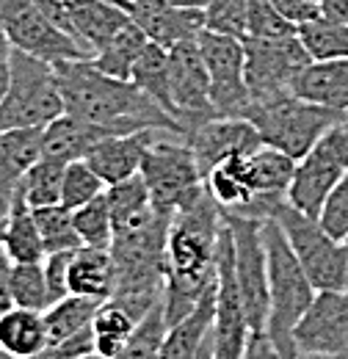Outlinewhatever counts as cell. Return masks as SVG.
Instances as JSON below:
<instances>
[{
    "instance_id": "obj_43",
    "label": "cell",
    "mask_w": 348,
    "mask_h": 359,
    "mask_svg": "<svg viewBox=\"0 0 348 359\" xmlns=\"http://www.w3.org/2000/svg\"><path fill=\"white\" fill-rule=\"evenodd\" d=\"M299 28L288 22L271 0H249V14H246V36L255 39H279V36H296Z\"/></svg>"
},
{
    "instance_id": "obj_7",
    "label": "cell",
    "mask_w": 348,
    "mask_h": 359,
    "mask_svg": "<svg viewBox=\"0 0 348 359\" xmlns=\"http://www.w3.org/2000/svg\"><path fill=\"white\" fill-rule=\"evenodd\" d=\"M11 78L0 102V133L22 128H47L53 119L67 114L58 89L55 67L44 58L28 55L11 47Z\"/></svg>"
},
{
    "instance_id": "obj_29",
    "label": "cell",
    "mask_w": 348,
    "mask_h": 359,
    "mask_svg": "<svg viewBox=\"0 0 348 359\" xmlns=\"http://www.w3.org/2000/svg\"><path fill=\"white\" fill-rule=\"evenodd\" d=\"M100 307H102L100 299H86V296H75V293L58 299L50 310H44V326H47L50 346L67 343V340L78 337L81 332L91 329Z\"/></svg>"
},
{
    "instance_id": "obj_38",
    "label": "cell",
    "mask_w": 348,
    "mask_h": 359,
    "mask_svg": "<svg viewBox=\"0 0 348 359\" xmlns=\"http://www.w3.org/2000/svg\"><path fill=\"white\" fill-rule=\"evenodd\" d=\"M64 169L67 163L39 158L28 175L22 177V196L31 208H47V205H61V182H64Z\"/></svg>"
},
{
    "instance_id": "obj_11",
    "label": "cell",
    "mask_w": 348,
    "mask_h": 359,
    "mask_svg": "<svg viewBox=\"0 0 348 359\" xmlns=\"http://www.w3.org/2000/svg\"><path fill=\"white\" fill-rule=\"evenodd\" d=\"M224 224L232 235L235 279L252 332H265L268 323V260L262 243V219L224 210Z\"/></svg>"
},
{
    "instance_id": "obj_39",
    "label": "cell",
    "mask_w": 348,
    "mask_h": 359,
    "mask_svg": "<svg viewBox=\"0 0 348 359\" xmlns=\"http://www.w3.org/2000/svg\"><path fill=\"white\" fill-rule=\"evenodd\" d=\"M72 216H75V229H78L83 246L111 249V243H114V219H111L105 194L91 199L83 208L72 210Z\"/></svg>"
},
{
    "instance_id": "obj_19",
    "label": "cell",
    "mask_w": 348,
    "mask_h": 359,
    "mask_svg": "<svg viewBox=\"0 0 348 359\" xmlns=\"http://www.w3.org/2000/svg\"><path fill=\"white\" fill-rule=\"evenodd\" d=\"M158 130H135L102 138L86 155V163L97 172V177L105 185H116L122 180H130L141 172L144 155L152 147Z\"/></svg>"
},
{
    "instance_id": "obj_8",
    "label": "cell",
    "mask_w": 348,
    "mask_h": 359,
    "mask_svg": "<svg viewBox=\"0 0 348 359\" xmlns=\"http://www.w3.org/2000/svg\"><path fill=\"white\" fill-rule=\"evenodd\" d=\"M141 180L149 191V202L161 216L180 213L182 208L194 205L208 188L205 175L199 172L196 155L188 147L185 138L169 135V138H155L152 147L144 155L141 163Z\"/></svg>"
},
{
    "instance_id": "obj_14",
    "label": "cell",
    "mask_w": 348,
    "mask_h": 359,
    "mask_svg": "<svg viewBox=\"0 0 348 359\" xmlns=\"http://www.w3.org/2000/svg\"><path fill=\"white\" fill-rule=\"evenodd\" d=\"M213 359H241L252 337V326L243 310V299L235 279L232 235L224 224L218 241V273H216V315H213Z\"/></svg>"
},
{
    "instance_id": "obj_26",
    "label": "cell",
    "mask_w": 348,
    "mask_h": 359,
    "mask_svg": "<svg viewBox=\"0 0 348 359\" xmlns=\"http://www.w3.org/2000/svg\"><path fill=\"white\" fill-rule=\"evenodd\" d=\"M3 249L8 252V257L14 263H39V260L47 257L39 226H36V219H34V208L25 202L20 188H17V194H14L11 205H8Z\"/></svg>"
},
{
    "instance_id": "obj_58",
    "label": "cell",
    "mask_w": 348,
    "mask_h": 359,
    "mask_svg": "<svg viewBox=\"0 0 348 359\" xmlns=\"http://www.w3.org/2000/svg\"><path fill=\"white\" fill-rule=\"evenodd\" d=\"M81 359H102V357H97V354H88V357H81Z\"/></svg>"
},
{
    "instance_id": "obj_34",
    "label": "cell",
    "mask_w": 348,
    "mask_h": 359,
    "mask_svg": "<svg viewBox=\"0 0 348 359\" xmlns=\"http://www.w3.org/2000/svg\"><path fill=\"white\" fill-rule=\"evenodd\" d=\"M105 202H108V210H111V219H114V229L133 224V222L144 219L152 210L149 191H147L141 175L122 180L116 185H108L105 188Z\"/></svg>"
},
{
    "instance_id": "obj_23",
    "label": "cell",
    "mask_w": 348,
    "mask_h": 359,
    "mask_svg": "<svg viewBox=\"0 0 348 359\" xmlns=\"http://www.w3.org/2000/svg\"><path fill=\"white\" fill-rule=\"evenodd\" d=\"M293 94L304 97L309 102L335 108L340 114H348V58L312 61L296 78Z\"/></svg>"
},
{
    "instance_id": "obj_28",
    "label": "cell",
    "mask_w": 348,
    "mask_h": 359,
    "mask_svg": "<svg viewBox=\"0 0 348 359\" xmlns=\"http://www.w3.org/2000/svg\"><path fill=\"white\" fill-rule=\"evenodd\" d=\"M296 163L299 161H293L290 155L265 144L257 147L252 155H246V175L255 196H288Z\"/></svg>"
},
{
    "instance_id": "obj_37",
    "label": "cell",
    "mask_w": 348,
    "mask_h": 359,
    "mask_svg": "<svg viewBox=\"0 0 348 359\" xmlns=\"http://www.w3.org/2000/svg\"><path fill=\"white\" fill-rule=\"evenodd\" d=\"M11 302L14 307L44 313L53 307V296L47 287L44 263H14L11 269Z\"/></svg>"
},
{
    "instance_id": "obj_27",
    "label": "cell",
    "mask_w": 348,
    "mask_h": 359,
    "mask_svg": "<svg viewBox=\"0 0 348 359\" xmlns=\"http://www.w3.org/2000/svg\"><path fill=\"white\" fill-rule=\"evenodd\" d=\"M47 346L50 340H47L44 313L11 307L0 315V348L8 351L11 357H36Z\"/></svg>"
},
{
    "instance_id": "obj_13",
    "label": "cell",
    "mask_w": 348,
    "mask_h": 359,
    "mask_svg": "<svg viewBox=\"0 0 348 359\" xmlns=\"http://www.w3.org/2000/svg\"><path fill=\"white\" fill-rule=\"evenodd\" d=\"M199 47L210 75V105L216 116L243 119L252 102L246 86V53L243 39L224 36L216 31H202Z\"/></svg>"
},
{
    "instance_id": "obj_22",
    "label": "cell",
    "mask_w": 348,
    "mask_h": 359,
    "mask_svg": "<svg viewBox=\"0 0 348 359\" xmlns=\"http://www.w3.org/2000/svg\"><path fill=\"white\" fill-rule=\"evenodd\" d=\"M105 128L88 125L78 116L61 114L58 119H53L42 130V158L50 161H61V163H72V161H86V155L102 141L108 138Z\"/></svg>"
},
{
    "instance_id": "obj_24",
    "label": "cell",
    "mask_w": 348,
    "mask_h": 359,
    "mask_svg": "<svg viewBox=\"0 0 348 359\" xmlns=\"http://www.w3.org/2000/svg\"><path fill=\"white\" fill-rule=\"evenodd\" d=\"M116 287V269L111 249L81 246L69 260V293L108 302Z\"/></svg>"
},
{
    "instance_id": "obj_46",
    "label": "cell",
    "mask_w": 348,
    "mask_h": 359,
    "mask_svg": "<svg viewBox=\"0 0 348 359\" xmlns=\"http://www.w3.org/2000/svg\"><path fill=\"white\" fill-rule=\"evenodd\" d=\"M94 354V337H91V329L81 332L78 337L67 340V343H58V346H47L42 354L36 357H28V359H81ZM0 359H20V357H11L8 351L0 348Z\"/></svg>"
},
{
    "instance_id": "obj_35",
    "label": "cell",
    "mask_w": 348,
    "mask_h": 359,
    "mask_svg": "<svg viewBox=\"0 0 348 359\" xmlns=\"http://www.w3.org/2000/svg\"><path fill=\"white\" fill-rule=\"evenodd\" d=\"M34 219L42 235L44 252H72L81 249V235L75 229V216L64 205H47V208H34Z\"/></svg>"
},
{
    "instance_id": "obj_57",
    "label": "cell",
    "mask_w": 348,
    "mask_h": 359,
    "mask_svg": "<svg viewBox=\"0 0 348 359\" xmlns=\"http://www.w3.org/2000/svg\"><path fill=\"white\" fill-rule=\"evenodd\" d=\"M133 6H141V3H149V0H130Z\"/></svg>"
},
{
    "instance_id": "obj_59",
    "label": "cell",
    "mask_w": 348,
    "mask_h": 359,
    "mask_svg": "<svg viewBox=\"0 0 348 359\" xmlns=\"http://www.w3.org/2000/svg\"><path fill=\"white\" fill-rule=\"evenodd\" d=\"M343 246H346V252H348V235L343 238Z\"/></svg>"
},
{
    "instance_id": "obj_53",
    "label": "cell",
    "mask_w": 348,
    "mask_h": 359,
    "mask_svg": "<svg viewBox=\"0 0 348 359\" xmlns=\"http://www.w3.org/2000/svg\"><path fill=\"white\" fill-rule=\"evenodd\" d=\"M196 359H213V334L205 337V343H202V348H199Z\"/></svg>"
},
{
    "instance_id": "obj_5",
    "label": "cell",
    "mask_w": 348,
    "mask_h": 359,
    "mask_svg": "<svg viewBox=\"0 0 348 359\" xmlns=\"http://www.w3.org/2000/svg\"><path fill=\"white\" fill-rule=\"evenodd\" d=\"M262 243L268 260V304H271L265 334L279 351V357L296 359L299 351L293 343V329L309 310L318 290L302 269L299 257L293 255L282 226L274 219H262Z\"/></svg>"
},
{
    "instance_id": "obj_18",
    "label": "cell",
    "mask_w": 348,
    "mask_h": 359,
    "mask_svg": "<svg viewBox=\"0 0 348 359\" xmlns=\"http://www.w3.org/2000/svg\"><path fill=\"white\" fill-rule=\"evenodd\" d=\"M133 22L147 34L149 42L172 50L180 42L196 39L205 31V11L174 6L169 0H149L141 6H133Z\"/></svg>"
},
{
    "instance_id": "obj_56",
    "label": "cell",
    "mask_w": 348,
    "mask_h": 359,
    "mask_svg": "<svg viewBox=\"0 0 348 359\" xmlns=\"http://www.w3.org/2000/svg\"><path fill=\"white\" fill-rule=\"evenodd\" d=\"M114 3H119V6H125L128 11H133V3H130V0H114Z\"/></svg>"
},
{
    "instance_id": "obj_54",
    "label": "cell",
    "mask_w": 348,
    "mask_h": 359,
    "mask_svg": "<svg viewBox=\"0 0 348 359\" xmlns=\"http://www.w3.org/2000/svg\"><path fill=\"white\" fill-rule=\"evenodd\" d=\"M174 6H188V8H205L210 0H169Z\"/></svg>"
},
{
    "instance_id": "obj_32",
    "label": "cell",
    "mask_w": 348,
    "mask_h": 359,
    "mask_svg": "<svg viewBox=\"0 0 348 359\" xmlns=\"http://www.w3.org/2000/svg\"><path fill=\"white\" fill-rule=\"evenodd\" d=\"M208 194L224 210H243L255 202V191L246 175V158H229L205 177Z\"/></svg>"
},
{
    "instance_id": "obj_48",
    "label": "cell",
    "mask_w": 348,
    "mask_h": 359,
    "mask_svg": "<svg viewBox=\"0 0 348 359\" xmlns=\"http://www.w3.org/2000/svg\"><path fill=\"white\" fill-rule=\"evenodd\" d=\"M11 269H14V260L8 257V252L0 243V315L14 307V302H11Z\"/></svg>"
},
{
    "instance_id": "obj_12",
    "label": "cell",
    "mask_w": 348,
    "mask_h": 359,
    "mask_svg": "<svg viewBox=\"0 0 348 359\" xmlns=\"http://www.w3.org/2000/svg\"><path fill=\"white\" fill-rule=\"evenodd\" d=\"M243 53H246V86L252 100L293 91L296 78L312 64V55L299 34L279 39L246 36Z\"/></svg>"
},
{
    "instance_id": "obj_15",
    "label": "cell",
    "mask_w": 348,
    "mask_h": 359,
    "mask_svg": "<svg viewBox=\"0 0 348 359\" xmlns=\"http://www.w3.org/2000/svg\"><path fill=\"white\" fill-rule=\"evenodd\" d=\"M169 89H172L174 119L180 122L182 138L205 119L216 116L210 105V75L199 47V36L180 42L169 50Z\"/></svg>"
},
{
    "instance_id": "obj_36",
    "label": "cell",
    "mask_w": 348,
    "mask_h": 359,
    "mask_svg": "<svg viewBox=\"0 0 348 359\" xmlns=\"http://www.w3.org/2000/svg\"><path fill=\"white\" fill-rule=\"evenodd\" d=\"M299 36L309 50L312 61L348 58V22H337L329 17H318L299 28Z\"/></svg>"
},
{
    "instance_id": "obj_60",
    "label": "cell",
    "mask_w": 348,
    "mask_h": 359,
    "mask_svg": "<svg viewBox=\"0 0 348 359\" xmlns=\"http://www.w3.org/2000/svg\"><path fill=\"white\" fill-rule=\"evenodd\" d=\"M318 3H321V0H318Z\"/></svg>"
},
{
    "instance_id": "obj_2",
    "label": "cell",
    "mask_w": 348,
    "mask_h": 359,
    "mask_svg": "<svg viewBox=\"0 0 348 359\" xmlns=\"http://www.w3.org/2000/svg\"><path fill=\"white\" fill-rule=\"evenodd\" d=\"M53 67L69 116L105 128L114 135L135 133V130H166L182 138L177 119L133 81H119L100 72L91 64V58L61 61Z\"/></svg>"
},
{
    "instance_id": "obj_50",
    "label": "cell",
    "mask_w": 348,
    "mask_h": 359,
    "mask_svg": "<svg viewBox=\"0 0 348 359\" xmlns=\"http://www.w3.org/2000/svg\"><path fill=\"white\" fill-rule=\"evenodd\" d=\"M8 55H11V47L6 42V36L0 34V102H3V97H6L8 78H11V61H8Z\"/></svg>"
},
{
    "instance_id": "obj_30",
    "label": "cell",
    "mask_w": 348,
    "mask_h": 359,
    "mask_svg": "<svg viewBox=\"0 0 348 359\" xmlns=\"http://www.w3.org/2000/svg\"><path fill=\"white\" fill-rule=\"evenodd\" d=\"M147 45H149L147 34H144L135 22H130V25H125L102 50L94 53L91 64H94L100 72L111 75V78L133 81V69H135V64H138L141 53L147 50Z\"/></svg>"
},
{
    "instance_id": "obj_17",
    "label": "cell",
    "mask_w": 348,
    "mask_h": 359,
    "mask_svg": "<svg viewBox=\"0 0 348 359\" xmlns=\"http://www.w3.org/2000/svg\"><path fill=\"white\" fill-rule=\"evenodd\" d=\"M188 147L196 155L199 172L208 177L216 166L229 158H246L257 147H262L260 135L249 119H232V116H213L196 125L185 135Z\"/></svg>"
},
{
    "instance_id": "obj_9",
    "label": "cell",
    "mask_w": 348,
    "mask_h": 359,
    "mask_svg": "<svg viewBox=\"0 0 348 359\" xmlns=\"http://www.w3.org/2000/svg\"><path fill=\"white\" fill-rule=\"evenodd\" d=\"M348 172V116L335 122L315 141V147L296 163V175L288 188V202L307 216L321 219V210Z\"/></svg>"
},
{
    "instance_id": "obj_49",
    "label": "cell",
    "mask_w": 348,
    "mask_h": 359,
    "mask_svg": "<svg viewBox=\"0 0 348 359\" xmlns=\"http://www.w3.org/2000/svg\"><path fill=\"white\" fill-rule=\"evenodd\" d=\"M241 359H282V357H279V351L274 348V343L268 340L265 332H252V337L246 343V351H243Z\"/></svg>"
},
{
    "instance_id": "obj_1",
    "label": "cell",
    "mask_w": 348,
    "mask_h": 359,
    "mask_svg": "<svg viewBox=\"0 0 348 359\" xmlns=\"http://www.w3.org/2000/svg\"><path fill=\"white\" fill-rule=\"evenodd\" d=\"M221 232L224 208L208 191L172 216L163 287V318L169 329L194 313L202 296L216 287Z\"/></svg>"
},
{
    "instance_id": "obj_20",
    "label": "cell",
    "mask_w": 348,
    "mask_h": 359,
    "mask_svg": "<svg viewBox=\"0 0 348 359\" xmlns=\"http://www.w3.org/2000/svg\"><path fill=\"white\" fill-rule=\"evenodd\" d=\"M67 17L72 36L91 53V58L133 22L130 11L114 0H67Z\"/></svg>"
},
{
    "instance_id": "obj_51",
    "label": "cell",
    "mask_w": 348,
    "mask_h": 359,
    "mask_svg": "<svg viewBox=\"0 0 348 359\" xmlns=\"http://www.w3.org/2000/svg\"><path fill=\"white\" fill-rule=\"evenodd\" d=\"M321 11L329 20L348 22V0H321Z\"/></svg>"
},
{
    "instance_id": "obj_33",
    "label": "cell",
    "mask_w": 348,
    "mask_h": 359,
    "mask_svg": "<svg viewBox=\"0 0 348 359\" xmlns=\"http://www.w3.org/2000/svg\"><path fill=\"white\" fill-rule=\"evenodd\" d=\"M133 83L144 94H149L166 114L174 116L172 89H169V50L155 42H149L141 53L135 69H133ZM180 125V122H177Z\"/></svg>"
},
{
    "instance_id": "obj_31",
    "label": "cell",
    "mask_w": 348,
    "mask_h": 359,
    "mask_svg": "<svg viewBox=\"0 0 348 359\" xmlns=\"http://www.w3.org/2000/svg\"><path fill=\"white\" fill-rule=\"evenodd\" d=\"M141 320H135L125 307H119L116 302H102V307L94 315L91 323V337H94V354L102 359H114L133 337L135 326Z\"/></svg>"
},
{
    "instance_id": "obj_40",
    "label": "cell",
    "mask_w": 348,
    "mask_h": 359,
    "mask_svg": "<svg viewBox=\"0 0 348 359\" xmlns=\"http://www.w3.org/2000/svg\"><path fill=\"white\" fill-rule=\"evenodd\" d=\"M105 182L97 177V172L86 161H72L64 169V182H61V205L69 210H78L88 205L91 199L105 194Z\"/></svg>"
},
{
    "instance_id": "obj_25",
    "label": "cell",
    "mask_w": 348,
    "mask_h": 359,
    "mask_svg": "<svg viewBox=\"0 0 348 359\" xmlns=\"http://www.w3.org/2000/svg\"><path fill=\"white\" fill-rule=\"evenodd\" d=\"M213 315H216V287L202 296L194 313L166 332L158 359H196L205 337L213 329Z\"/></svg>"
},
{
    "instance_id": "obj_45",
    "label": "cell",
    "mask_w": 348,
    "mask_h": 359,
    "mask_svg": "<svg viewBox=\"0 0 348 359\" xmlns=\"http://www.w3.org/2000/svg\"><path fill=\"white\" fill-rule=\"evenodd\" d=\"M75 252V249H72ZM72 252H53L47 255L44 263V276H47V287H50V296H53V304L64 296H69V260H72Z\"/></svg>"
},
{
    "instance_id": "obj_42",
    "label": "cell",
    "mask_w": 348,
    "mask_h": 359,
    "mask_svg": "<svg viewBox=\"0 0 348 359\" xmlns=\"http://www.w3.org/2000/svg\"><path fill=\"white\" fill-rule=\"evenodd\" d=\"M205 28L224 36L246 39V14L249 0H210L205 8Z\"/></svg>"
},
{
    "instance_id": "obj_52",
    "label": "cell",
    "mask_w": 348,
    "mask_h": 359,
    "mask_svg": "<svg viewBox=\"0 0 348 359\" xmlns=\"http://www.w3.org/2000/svg\"><path fill=\"white\" fill-rule=\"evenodd\" d=\"M296 359H348V348L332 351V354H299Z\"/></svg>"
},
{
    "instance_id": "obj_41",
    "label": "cell",
    "mask_w": 348,
    "mask_h": 359,
    "mask_svg": "<svg viewBox=\"0 0 348 359\" xmlns=\"http://www.w3.org/2000/svg\"><path fill=\"white\" fill-rule=\"evenodd\" d=\"M166 332H169V326H166V318H163V304H158L135 326L128 346L114 359H158Z\"/></svg>"
},
{
    "instance_id": "obj_10",
    "label": "cell",
    "mask_w": 348,
    "mask_h": 359,
    "mask_svg": "<svg viewBox=\"0 0 348 359\" xmlns=\"http://www.w3.org/2000/svg\"><path fill=\"white\" fill-rule=\"evenodd\" d=\"M0 34L6 36L8 47L50 64L91 58L86 47L55 25L31 0H0Z\"/></svg>"
},
{
    "instance_id": "obj_6",
    "label": "cell",
    "mask_w": 348,
    "mask_h": 359,
    "mask_svg": "<svg viewBox=\"0 0 348 359\" xmlns=\"http://www.w3.org/2000/svg\"><path fill=\"white\" fill-rule=\"evenodd\" d=\"M343 116L348 114L309 102L293 91H285L276 97L252 100L243 119H249L255 125L265 147H274V149L290 155L293 161H302L315 147V141Z\"/></svg>"
},
{
    "instance_id": "obj_47",
    "label": "cell",
    "mask_w": 348,
    "mask_h": 359,
    "mask_svg": "<svg viewBox=\"0 0 348 359\" xmlns=\"http://www.w3.org/2000/svg\"><path fill=\"white\" fill-rule=\"evenodd\" d=\"M271 3H274V8H276L288 22H293L296 28H302L307 22L323 17L318 0H271Z\"/></svg>"
},
{
    "instance_id": "obj_3",
    "label": "cell",
    "mask_w": 348,
    "mask_h": 359,
    "mask_svg": "<svg viewBox=\"0 0 348 359\" xmlns=\"http://www.w3.org/2000/svg\"><path fill=\"white\" fill-rule=\"evenodd\" d=\"M169 224L172 219L152 208L144 219L114 229L111 257L116 269V287L111 302L125 307L135 320H144L147 313L163 304Z\"/></svg>"
},
{
    "instance_id": "obj_4",
    "label": "cell",
    "mask_w": 348,
    "mask_h": 359,
    "mask_svg": "<svg viewBox=\"0 0 348 359\" xmlns=\"http://www.w3.org/2000/svg\"><path fill=\"white\" fill-rule=\"evenodd\" d=\"M229 213L274 219L282 226L293 255L299 257L315 290H348V252L343 241H337L321 224V219L293 208L288 196H255L252 205Z\"/></svg>"
},
{
    "instance_id": "obj_44",
    "label": "cell",
    "mask_w": 348,
    "mask_h": 359,
    "mask_svg": "<svg viewBox=\"0 0 348 359\" xmlns=\"http://www.w3.org/2000/svg\"><path fill=\"white\" fill-rule=\"evenodd\" d=\"M321 224L326 226L337 241H343L348 235V172L335 185V191L329 194V199L321 210Z\"/></svg>"
},
{
    "instance_id": "obj_21",
    "label": "cell",
    "mask_w": 348,
    "mask_h": 359,
    "mask_svg": "<svg viewBox=\"0 0 348 359\" xmlns=\"http://www.w3.org/2000/svg\"><path fill=\"white\" fill-rule=\"evenodd\" d=\"M42 130L44 128H22L0 133V210L6 213L22 177L42 158Z\"/></svg>"
},
{
    "instance_id": "obj_55",
    "label": "cell",
    "mask_w": 348,
    "mask_h": 359,
    "mask_svg": "<svg viewBox=\"0 0 348 359\" xmlns=\"http://www.w3.org/2000/svg\"><path fill=\"white\" fill-rule=\"evenodd\" d=\"M6 210H0V243H3V232H6Z\"/></svg>"
},
{
    "instance_id": "obj_16",
    "label": "cell",
    "mask_w": 348,
    "mask_h": 359,
    "mask_svg": "<svg viewBox=\"0 0 348 359\" xmlns=\"http://www.w3.org/2000/svg\"><path fill=\"white\" fill-rule=\"evenodd\" d=\"M299 354H332L348 348V290H318L293 329Z\"/></svg>"
}]
</instances>
